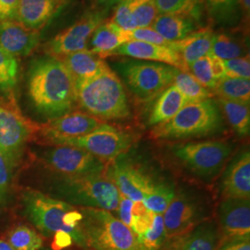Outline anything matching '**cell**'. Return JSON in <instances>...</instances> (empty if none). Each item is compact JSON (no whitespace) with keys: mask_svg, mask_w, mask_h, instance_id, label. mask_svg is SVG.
Listing matches in <instances>:
<instances>
[{"mask_svg":"<svg viewBox=\"0 0 250 250\" xmlns=\"http://www.w3.org/2000/svg\"><path fill=\"white\" fill-rule=\"evenodd\" d=\"M28 93L36 111L50 120L69 113L77 102L72 74L61 59L48 55L31 64Z\"/></svg>","mask_w":250,"mask_h":250,"instance_id":"6da1fadb","label":"cell"},{"mask_svg":"<svg viewBox=\"0 0 250 250\" xmlns=\"http://www.w3.org/2000/svg\"><path fill=\"white\" fill-rule=\"evenodd\" d=\"M23 201L29 218L45 235L66 232L74 244L87 248L82 224L83 214L73 206L35 190L25 192Z\"/></svg>","mask_w":250,"mask_h":250,"instance_id":"7a4b0ae2","label":"cell"},{"mask_svg":"<svg viewBox=\"0 0 250 250\" xmlns=\"http://www.w3.org/2000/svg\"><path fill=\"white\" fill-rule=\"evenodd\" d=\"M76 89L77 102L91 116L102 120H123L130 116L125 87L110 68L81 83Z\"/></svg>","mask_w":250,"mask_h":250,"instance_id":"3957f363","label":"cell"},{"mask_svg":"<svg viewBox=\"0 0 250 250\" xmlns=\"http://www.w3.org/2000/svg\"><path fill=\"white\" fill-rule=\"evenodd\" d=\"M222 127V115L213 99L188 103L167 123L156 125L151 135L156 139H183L210 135Z\"/></svg>","mask_w":250,"mask_h":250,"instance_id":"277c9868","label":"cell"},{"mask_svg":"<svg viewBox=\"0 0 250 250\" xmlns=\"http://www.w3.org/2000/svg\"><path fill=\"white\" fill-rule=\"evenodd\" d=\"M83 229L93 250H137V236L109 211L83 208Z\"/></svg>","mask_w":250,"mask_h":250,"instance_id":"5b68a950","label":"cell"},{"mask_svg":"<svg viewBox=\"0 0 250 250\" xmlns=\"http://www.w3.org/2000/svg\"><path fill=\"white\" fill-rule=\"evenodd\" d=\"M62 197L76 205L104 210H116L120 192L103 172L82 176H66L59 185Z\"/></svg>","mask_w":250,"mask_h":250,"instance_id":"8992f818","label":"cell"},{"mask_svg":"<svg viewBox=\"0 0 250 250\" xmlns=\"http://www.w3.org/2000/svg\"><path fill=\"white\" fill-rule=\"evenodd\" d=\"M137 99L147 102L172 84L178 69L163 63L128 61L116 66Z\"/></svg>","mask_w":250,"mask_h":250,"instance_id":"52a82bcc","label":"cell"},{"mask_svg":"<svg viewBox=\"0 0 250 250\" xmlns=\"http://www.w3.org/2000/svg\"><path fill=\"white\" fill-rule=\"evenodd\" d=\"M53 145L69 146L89 152L103 161H112L129 150L131 136L111 125L102 124L92 133L78 137H61L48 140Z\"/></svg>","mask_w":250,"mask_h":250,"instance_id":"ba28073f","label":"cell"},{"mask_svg":"<svg viewBox=\"0 0 250 250\" xmlns=\"http://www.w3.org/2000/svg\"><path fill=\"white\" fill-rule=\"evenodd\" d=\"M175 156L188 169L199 176H212L229 158L232 146L220 141L177 145L173 147Z\"/></svg>","mask_w":250,"mask_h":250,"instance_id":"9c48e42d","label":"cell"},{"mask_svg":"<svg viewBox=\"0 0 250 250\" xmlns=\"http://www.w3.org/2000/svg\"><path fill=\"white\" fill-rule=\"evenodd\" d=\"M108 9H97L85 13L72 25L63 30L45 45V53L62 59L68 54L86 49L94 31L106 21Z\"/></svg>","mask_w":250,"mask_h":250,"instance_id":"30bf717a","label":"cell"},{"mask_svg":"<svg viewBox=\"0 0 250 250\" xmlns=\"http://www.w3.org/2000/svg\"><path fill=\"white\" fill-rule=\"evenodd\" d=\"M36 126L17 109L0 104V152L12 168L18 163L27 140Z\"/></svg>","mask_w":250,"mask_h":250,"instance_id":"8fae6325","label":"cell"},{"mask_svg":"<svg viewBox=\"0 0 250 250\" xmlns=\"http://www.w3.org/2000/svg\"><path fill=\"white\" fill-rule=\"evenodd\" d=\"M45 159L52 169L67 176L99 174L106 168L104 161L89 152L69 146H60L46 152Z\"/></svg>","mask_w":250,"mask_h":250,"instance_id":"7c38bea8","label":"cell"},{"mask_svg":"<svg viewBox=\"0 0 250 250\" xmlns=\"http://www.w3.org/2000/svg\"><path fill=\"white\" fill-rule=\"evenodd\" d=\"M164 213L166 239L186 234L201 222V214L197 206L183 194L175 196Z\"/></svg>","mask_w":250,"mask_h":250,"instance_id":"4fadbf2b","label":"cell"},{"mask_svg":"<svg viewBox=\"0 0 250 250\" xmlns=\"http://www.w3.org/2000/svg\"><path fill=\"white\" fill-rule=\"evenodd\" d=\"M220 222L230 242L250 239V199L225 198L220 207Z\"/></svg>","mask_w":250,"mask_h":250,"instance_id":"5bb4252c","label":"cell"},{"mask_svg":"<svg viewBox=\"0 0 250 250\" xmlns=\"http://www.w3.org/2000/svg\"><path fill=\"white\" fill-rule=\"evenodd\" d=\"M110 56H126L141 61H149L172 66L179 71L189 72L178 53L169 46L158 45L143 41L131 40L118 47Z\"/></svg>","mask_w":250,"mask_h":250,"instance_id":"9a60e30c","label":"cell"},{"mask_svg":"<svg viewBox=\"0 0 250 250\" xmlns=\"http://www.w3.org/2000/svg\"><path fill=\"white\" fill-rule=\"evenodd\" d=\"M103 124L98 118L89 114L73 112L53 120L42 126V134L51 140L61 137H78L90 134Z\"/></svg>","mask_w":250,"mask_h":250,"instance_id":"2e32d148","label":"cell"},{"mask_svg":"<svg viewBox=\"0 0 250 250\" xmlns=\"http://www.w3.org/2000/svg\"><path fill=\"white\" fill-rule=\"evenodd\" d=\"M39 42L38 30L27 28L15 20L0 21V46L14 57L30 55Z\"/></svg>","mask_w":250,"mask_h":250,"instance_id":"e0dca14e","label":"cell"},{"mask_svg":"<svg viewBox=\"0 0 250 250\" xmlns=\"http://www.w3.org/2000/svg\"><path fill=\"white\" fill-rule=\"evenodd\" d=\"M119 192L134 202L143 201L154 187L151 179L128 162H118L110 171Z\"/></svg>","mask_w":250,"mask_h":250,"instance_id":"ac0fdd59","label":"cell"},{"mask_svg":"<svg viewBox=\"0 0 250 250\" xmlns=\"http://www.w3.org/2000/svg\"><path fill=\"white\" fill-rule=\"evenodd\" d=\"M219 241L217 225L208 221L186 234L166 239L160 250H218Z\"/></svg>","mask_w":250,"mask_h":250,"instance_id":"d6986e66","label":"cell"},{"mask_svg":"<svg viewBox=\"0 0 250 250\" xmlns=\"http://www.w3.org/2000/svg\"><path fill=\"white\" fill-rule=\"evenodd\" d=\"M222 193L225 198L250 199V151L244 152L236 158L226 170L222 184Z\"/></svg>","mask_w":250,"mask_h":250,"instance_id":"ffe728a7","label":"cell"},{"mask_svg":"<svg viewBox=\"0 0 250 250\" xmlns=\"http://www.w3.org/2000/svg\"><path fill=\"white\" fill-rule=\"evenodd\" d=\"M61 60L72 74L76 85L96 77L109 68L103 59L87 49L68 54Z\"/></svg>","mask_w":250,"mask_h":250,"instance_id":"44dd1931","label":"cell"},{"mask_svg":"<svg viewBox=\"0 0 250 250\" xmlns=\"http://www.w3.org/2000/svg\"><path fill=\"white\" fill-rule=\"evenodd\" d=\"M129 41H131V33L125 32L110 20L101 23L92 34L90 51L100 59H106L118 47Z\"/></svg>","mask_w":250,"mask_h":250,"instance_id":"7402d4cb","label":"cell"},{"mask_svg":"<svg viewBox=\"0 0 250 250\" xmlns=\"http://www.w3.org/2000/svg\"><path fill=\"white\" fill-rule=\"evenodd\" d=\"M215 34L209 29H201L178 41L170 42L169 47L180 55L183 62L189 66L198 59L210 52Z\"/></svg>","mask_w":250,"mask_h":250,"instance_id":"603a6c76","label":"cell"},{"mask_svg":"<svg viewBox=\"0 0 250 250\" xmlns=\"http://www.w3.org/2000/svg\"><path fill=\"white\" fill-rule=\"evenodd\" d=\"M56 9V0H20L16 21L24 26L38 30L50 20Z\"/></svg>","mask_w":250,"mask_h":250,"instance_id":"cb8c5ba5","label":"cell"},{"mask_svg":"<svg viewBox=\"0 0 250 250\" xmlns=\"http://www.w3.org/2000/svg\"><path fill=\"white\" fill-rule=\"evenodd\" d=\"M196 22L195 20L187 15L159 14L150 27L165 40L173 42L196 32Z\"/></svg>","mask_w":250,"mask_h":250,"instance_id":"d4e9b609","label":"cell"},{"mask_svg":"<svg viewBox=\"0 0 250 250\" xmlns=\"http://www.w3.org/2000/svg\"><path fill=\"white\" fill-rule=\"evenodd\" d=\"M187 104L188 100L183 94L171 84L156 100L148 118V125L155 126L169 122Z\"/></svg>","mask_w":250,"mask_h":250,"instance_id":"484cf974","label":"cell"},{"mask_svg":"<svg viewBox=\"0 0 250 250\" xmlns=\"http://www.w3.org/2000/svg\"><path fill=\"white\" fill-rule=\"evenodd\" d=\"M220 105L224 115L236 134L247 136L250 134V104L233 100L220 99Z\"/></svg>","mask_w":250,"mask_h":250,"instance_id":"4316f807","label":"cell"},{"mask_svg":"<svg viewBox=\"0 0 250 250\" xmlns=\"http://www.w3.org/2000/svg\"><path fill=\"white\" fill-rule=\"evenodd\" d=\"M213 91L220 99L250 104V79L224 76L217 81Z\"/></svg>","mask_w":250,"mask_h":250,"instance_id":"83f0119b","label":"cell"},{"mask_svg":"<svg viewBox=\"0 0 250 250\" xmlns=\"http://www.w3.org/2000/svg\"><path fill=\"white\" fill-rule=\"evenodd\" d=\"M208 16L217 24L232 25L239 19L240 0H203Z\"/></svg>","mask_w":250,"mask_h":250,"instance_id":"f1b7e54d","label":"cell"},{"mask_svg":"<svg viewBox=\"0 0 250 250\" xmlns=\"http://www.w3.org/2000/svg\"><path fill=\"white\" fill-rule=\"evenodd\" d=\"M172 84L183 94L188 103H197L212 97L210 91L203 86L189 72L178 70Z\"/></svg>","mask_w":250,"mask_h":250,"instance_id":"f546056e","label":"cell"},{"mask_svg":"<svg viewBox=\"0 0 250 250\" xmlns=\"http://www.w3.org/2000/svg\"><path fill=\"white\" fill-rule=\"evenodd\" d=\"M159 14H181L199 21L203 0H155Z\"/></svg>","mask_w":250,"mask_h":250,"instance_id":"4dcf8cb0","label":"cell"},{"mask_svg":"<svg viewBox=\"0 0 250 250\" xmlns=\"http://www.w3.org/2000/svg\"><path fill=\"white\" fill-rule=\"evenodd\" d=\"M136 236L138 242L137 250H161V247L166 240V233L162 215H155L151 227L146 232Z\"/></svg>","mask_w":250,"mask_h":250,"instance_id":"1f68e13d","label":"cell"},{"mask_svg":"<svg viewBox=\"0 0 250 250\" xmlns=\"http://www.w3.org/2000/svg\"><path fill=\"white\" fill-rule=\"evenodd\" d=\"M18 62L16 58L0 46V90L10 92L18 83Z\"/></svg>","mask_w":250,"mask_h":250,"instance_id":"d6a6232c","label":"cell"},{"mask_svg":"<svg viewBox=\"0 0 250 250\" xmlns=\"http://www.w3.org/2000/svg\"><path fill=\"white\" fill-rule=\"evenodd\" d=\"M9 244L15 250H39L43 239L33 229L20 225L9 232Z\"/></svg>","mask_w":250,"mask_h":250,"instance_id":"836d02e7","label":"cell"},{"mask_svg":"<svg viewBox=\"0 0 250 250\" xmlns=\"http://www.w3.org/2000/svg\"><path fill=\"white\" fill-rule=\"evenodd\" d=\"M175 193L170 187L165 185H154L151 192L145 197V206L156 214H162L175 197Z\"/></svg>","mask_w":250,"mask_h":250,"instance_id":"e575fe53","label":"cell"},{"mask_svg":"<svg viewBox=\"0 0 250 250\" xmlns=\"http://www.w3.org/2000/svg\"><path fill=\"white\" fill-rule=\"evenodd\" d=\"M209 53L223 61H228L235 58H240L243 54V49L240 44L231 36L225 34H215Z\"/></svg>","mask_w":250,"mask_h":250,"instance_id":"d590c367","label":"cell"},{"mask_svg":"<svg viewBox=\"0 0 250 250\" xmlns=\"http://www.w3.org/2000/svg\"><path fill=\"white\" fill-rule=\"evenodd\" d=\"M137 28L150 27L159 15L155 0H130Z\"/></svg>","mask_w":250,"mask_h":250,"instance_id":"8d00e7d4","label":"cell"},{"mask_svg":"<svg viewBox=\"0 0 250 250\" xmlns=\"http://www.w3.org/2000/svg\"><path fill=\"white\" fill-rule=\"evenodd\" d=\"M189 71L192 72V75L206 88L213 90L217 83V80L215 79L212 73L209 53L192 63L189 66Z\"/></svg>","mask_w":250,"mask_h":250,"instance_id":"74e56055","label":"cell"},{"mask_svg":"<svg viewBox=\"0 0 250 250\" xmlns=\"http://www.w3.org/2000/svg\"><path fill=\"white\" fill-rule=\"evenodd\" d=\"M156 213L148 209L143 201H135L132 208L131 230L136 234H141L151 227Z\"/></svg>","mask_w":250,"mask_h":250,"instance_id":"f35d334b","label":"cell"},{"mask_svg":"<svg viewBox=\"0 0 250 250\" xmlns=\"http://www.w3.org/2000/svg\"><path fill=\"white\" fill-rule=\"evenodd\" d=\"M111 21L128 33H132L135 29H137L130 0H124L118 4L114 16L111 19Z\"/></svg>","mask_w":250,"mask_h":250,"instance_id":"ab89813d","label":"cell"},{"mask_svg":"<svg viewBox=\"0 0 250 250\" xmlns=\"http://www.w3.org/2000/svg\"><path fill=\"white\" fill-rule=\"evenodd\" d=\"M224 63L226 70V76L250 79V63L249 57L224 61Z\"/></svg>","mask_w":250,"mask_h":250,"instance_id":"60d3db41","label":"cell"},{"mask_svg":"<svg viewBox=\"0 0 250 250\" xmlns=\"http://www.w3.org/2000/svg\"><path fill=\"white\" fill-rule=\"evenodd\" d=\"M131 40L143 41L154 45L169 46L170 42L165 40L162 36L158 34L151 27L137 28L131 33Z\"/></svg>","mask_w":250,"mask_h":250,"instance_id":"b9f144b4","label":"cell"},{"mask_svg":"<svg viewBox=\"0 0 250 250\" xmlns=\"http://www.w3.org/2000/svg\"><path fill=\"white\" fill-rule=\"evenodd\" d=\"M12 166L0 152V204L6 201L9 191Z\"/></svg>","mask_w":250,"mask_h":250,"instance_id":"7bdbcfd3","label":"cell"},{"mask_svg":"<svg viewBox=\"0 0 250 250\" xmlns=\"http://www.w3.org/2000/svg\"><path fill=\"white\" fill-rule=\"evenodd\" d=\"M134 201L130 198L125 197L120 193L119 197V216L120 221L123 222L128 227H131V221H132V208H133Z\"/></svg>","mask_w":250,"mask_h":250,"instance_id":"ee69618b","label":"cell"},{"mask_svg":"<svg viewBox=\"0 0 250 250\" xmlns=\"http://www.w3.org/2000/svg\"><path fill=\"white\" fill-rule=\"evenodd\" d=\"M20 0H0V21L15 20Z\"/></svg>","mask_w":250,"mask_h":250,"instance_id":"f6af8a7d","label":"cell"},{"mask_svg":"<svg viewBox=\"0 0 250 250\" xmlns=\"http://www.w3.org/2000/svg\"><path fill=\"white\" fill-rule=\"evenodd\" d=\"M210 60H211V68H212V73L216 80H220L226 76V70L224 66V61L217 58L214 55L209 53Z\"/></svg>","mask_w":250,"mask_h":250,"instance_id":"bcb514c9","label":"cell"},{"mask_svg":"<svg viewBox=\"0 0 250 250\" xmlns=\"http://www.w3.org/2000/svg\"><path fill=\"white\" fill-rule=\"evenodd\" d=\"M73 241L70 234L66 232H57L54 234L53 248L56 250H62L70 247Z\"/></svg>","mask_w":250,"mask_h":250,"instance_id":"7dc6e473","label":"cell"},{"mask_svg":"<svg viewBox=\"0 0 250 250\" xmlns=\"http://www.w3.org/2000/svg\"><path fill=\"white\" fill-rule=\"evenodd\" d=\"M224 250H250V239L229 242L222 246Z\"/></svg>","mask_w":250,"mask_h":250,"instance_id":"c3c4849f","label":"cell"},{"mask_svg":"<svg viewBox=\"0 0 250 250\" xmlns=\"http://www.w3.org/2000/svg\"><path fill=\"white\" fill-rule=\"evenodd\" d=\"M99 5L104 7L105 9H108L109 7L115 5V4H119L124 0H95Z\"/></svg>","mask_w":250,"mask_h":250,"instance_id":"681fc988","label":"cell"},{"mask_svg":"<svg viewBox=\"0 0 250 250\" xmlns=\"http://www.w3.org/2000/svg\"><path fill=\"white\" fill-rule=\"evenodd\" d=\"M240 4H241L242 8L244 9L245 13H247L249 15L250 9V0H240Z\"/></svg>","mask_w":250,"mask_h":250,"instance_id":"f907efd6","label":"cell"},{"mask_svg":"<svg viewBox=\"0 0 250 250\" xmlns=\"http://www.w3.org/2000/svg\"><path fill=\"white\" fill-rule=\"evenodd\" d=\"M0 250H15L9 243L7 242L3 241V240H0Z\"/></svg>","mask_w":250,"mask_h":250,"instance_id":"816d5d0a","label":"cell"},{"mask_svg":"<svg viewBox=\"0 0 250 250\" xmlns=\"http://www.w3.org/2000/svg\"><path fill=\"white\" fill-rule=\"evenodd\" d=\"M223 250V248H221V249H220V250Z\"/></svg>","mask_w":250,"mask_h":250,"instance_id":"f5cc1de1","label":"cell"}]
</instances>
